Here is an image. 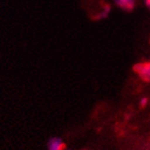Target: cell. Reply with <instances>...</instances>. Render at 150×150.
<instances>
[{"label": "cell", "mask_w": 150, "mask_h": 150, "mask_svg": "<svg viewBox=\"0 0 150 150\" xmlns=\"http://www.w3.org/2000/svg\"><path fill=\"white\" fill-rule=\"evenodd\" d=\"M133 70L139 75L142 79L150 81V62H141L133 67Z\"/></svg>", "instance_id": "cell-1"}, {"label": "cell", "mask_w": 150, "mask_h": 150, "mask_svg": "<svg viewBox=\"0 0 150 150\" xmlns=\"http://www.w3.org/2000/svg\"><path fill=\"white\" fill-rule=\"evenodd\" d=\"M146 4H147L148 8H150V0H146Z\"/></svg>", "instance_id": "cell-5"}, {"label": "cell", "mask_w": 150, "mask_h": 150, "mask_svg": "<svg viewBox=\"0 0 150 150\" xmlns=\"http://www.w3.org/2000/svg\"><path fill=\"white\" fill-rule=\"evenodd\" d=\"M147 104V98H143L141 100V106L143 107V106H145Z\"/></svg>", "instance_id": "cell-4"}, {"label": "cell", "mask_w": 150, "mask_h": 150, "mask_svg": "<svg viewBox=\"0 0 150 150\" xmlns=\"http://www.w3.org/2000/svg\"><path fill=\"white\" fill-rule=\"evenodd\" d=\"M115 2L125 11H132L135 6V0H115Z\"/></svg>", "instance_id": "cell-3"}, {"label": "cell", "mask_w": 150, "mask_h": 150, "mask_svg": "<svg viewBox=\"0 0 150 150\" xmlns=\"http://www.w3.org/2000/svg\"><path fill=\"white\" fill-rule=\"evenodd\" d=\"M47 147H48V150H62L66 148V145L63 144V142L61 141V138L53 137L48 141Z\"/></svg>", "instance_id": "cell-2"}]
</instances>
